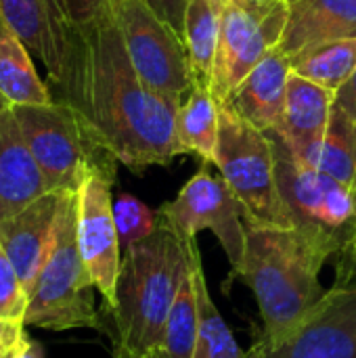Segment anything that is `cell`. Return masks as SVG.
<instances>
[{"mask_svg":"<svg viewBox=\"0 0 356 358\" xmlns=\"http://www.w3.org/2000/svg\"><path fill=\"white\" fill-rule=\"evenodd\" d=\"M0 96L8 105L50 103L48 82L40 78L34 55L17 31L0 17Z\"/></svg>","mask_w":356,"mask_h":358,"instance_id":"cell-19","label":"cell"},{"mask_svg":"<svg viewBox=\"0 0 356 358\" xmlns=\"http://www.w3.org/2000/svg\"><path fill=\"white\" fill-rule=\"evenodd\" d=\"M220 105L214 166L237 197L250 229H294L275 172L266 132L250 126L227 103Z\"/></svg>","mask_w":356,"mask_h":358,"instance_id":"cell-7","label":"cell"},{"mask_svg":"<svg viewBox=\"0 0 356 358\" xmlns=\"http://www.w3.org/2000/svg\"><path fill=\"white\" fill-rule=\"evenodd\" d=\"M105 2L107 0H59L61 8L65 10V15L69 17L73 25L90 19Z\"/></svg>","mask_w":356,"mask_h":358,"instance_id":"cell-29","label":"cell"},{"mask_svg":"<svg viewBox=\"0 0 356 358\" xmlns=\"http://www.w3.org/2000/svg\"><path fill=\"white\" fill-rule=\"evenodd\" d=\"M336 92L298 73H290L285 109L275 132L285 141L298 164L317 168L321 145L329 126Z\"/></svg>","mask_w":356,"mask_h":358,"instance_id":"cell-14","label":"cell"},{"mask_svg":"<svg viewBox=\"0 0 356 358\" xmlns=\"http://www.w3.org/2000/svg\"><path fill=\"white\" fill-rule=\"evenodd\" d=\"M113 358H141V357H138V355H134L132 350H128L126 346H122V344H115Z\"/></svg>","mask_w":356,"mask_h":358,"instance_id":"cell-33","label":"cell"},{"mask_svg":"<svg viewBox=\"0 0 356 358\" xmlns=\"http://www.w3.org/2000/svg\"><path fill=\"white\" fill-rule=\"evenodd\" d=\"M113 182L115 174L90 170L76 191L80 254L94 289L103 296L107 313L115 304V287L122 266V248L113 218Z\"/></svg>","mask_w":356,"mask_h":358,"instance_id":"cell-11","label":"cell"},{"mask_svg":"<svg viewBox=\"0 0 356 358\" xmlns=\"http://www.w3.org/2000/svg\"><path fill=\"white\" fill-rule=\"evenodd\" d=\"M92 279L78 245V199L76 191L61 197L52 243L38 279L27 294L25 327L65 331L78 327H101L92 298Z\"/></svg>","mask_w":356,"mask_h":358,"instance_id":"cell-5","label":"cell"},{"mask_svg":"<svg viewBox=\"0 0 356 358\" xmlns=\"http://www.w3.org/2000/svg\"><path fill=\"white\" fill-rule=\"evenodd\" d=\"M329 250L298 229H250L245 258L235 273L254 292L262 329L256 338L279 342L325 300L321 268Z\"/></svg>","mask_w":356,"mask_h":358,"instance_id":"cell-2","label":"cell"},{"mask_svg":"<svg viewBox=\"0 0 356 358\" xmlns=\"http://www.w3.org/2000/svg\"><path fill=\"white\" fill-rule=\"evenodd\" d=\"M126 52L147 86L183 105L195 78L185 40L147 0H109Z\"/></svg>","mask_w":356,"mask_h":358,"instance_id":"cell-8","label":"cell"},{"mask_svg":"<svg viewBox=\"0 0 356 358\" xmlns=\"http://www.w3.org/2000/svg\"><path fill=\"white\" fill-rule=\"evenodd\" d=\"M287 19V0H279L264 15H254L239 4L225 0L220 38L210 82V90L218 103H225L243 78L279 46Z\"/></svg>","mask_w":356,"mask_h":358,"instance_id":"cell-10","label":"cell"},{"mask_svg":"<svg viewBox=\"0 0 356 358\" xmlns=\"http://www.w3.org/2000/svg\"><path fill=\"white\" fill-rule=\"evenodd\" d=\"M63 193L50 191L19 214L0 222L2 248L17 268V275L27 294L48 256Z\"/></svg>","mask_w":356,"mask_h":358,"instance_id":"cell-15","label":"cell"},{"mask_svg":"<svg viewBox=\"0 0 356 358\" xmlns=\"http://www.w3.org/2000/svg\"><path fill=\"white\" fill-rule=\"evenodd\" d=\"M197 281V308H199V323H197V340L193 358H250L248 352L237 344L231 327L218 313L204 273V264H197L195 271Z\"/></svg>","mask_w":356,"mask_h":358,"instance_id":"cell-24","label":"cell"},{"mask_svg":"<svg viewBox=\"0 0 356 358\" xmlns=\"http://www.w3.org/2000/svg\"><path fill=\"white\" fill-rule=\"evenodd\" d=\"M0 17L44 65L48 88L57 84L65 67L73 31V23L59 0H0Z\"/></svg>","mask_w":356,"mask_h":358,"instance_id":"cell-13","label":"cell"},{"mask_svg":"<svg viewBox=\"0 0 356 358\" xmlns=\"http://www.w3.org/2000/svg\"><path fill=\"white\" fill-rule=\"evenodd\" d=\"M315 170L336 178L356 193V126L336 105L332 107L329 126Z\"/></svg>","mask_w":356,"mask_h":358,"instance_id":"cell-25","label":"cell"},{"mask_svg":"<svg viewBox=\"0 0 356 358\" xmlns=\"http://www.w3.org/2000/svg\"><path fill=\"white\" fill-rule=\"evenodd\" d=\"M10 111L48 191H78L90 170L115 174L120 162L99 143L86 120L69 103L10 105Z\"/></svg>","mask_w":356,"mask_h":358,"instance_id":"cell-6","label":"cell"},{"mask_svg":"<svg viewBox=\"0 0 356 358\" xmlns=\"http://www.w3.org/2000/svg\"><path fill=\"white\" fill-rule=\"evenodd\" d=\"M113 218L122 254L130 245L147 239L159 224V214L130 193H120L113 199Z\"/></svg>","mask_w":356,"mask_h":358,"instance_id":"cell-26","label":"cell"},{"mask_svg":"<svg viewBox=\"0 0 356 358\" xmlns=\"http://www.w3.org/2000/svg\"><path fill=\"white\" fill-rule=\"evenodd\" d=\"M281 197L294 229L319 241L336 258V287L356 281V193L336 178L296 162L285 141L266 132Z\"/></svg>","mask_w":356,"mask_h":358,"instance_id":"cell-4","label":"cell"},{"mask_svg":"<svg viewBox=\"0 0 356 358\" xmlns=\"http://www.w3.org/2000/svg\"><path fill=\"white\" fill-rule=\"evenodd\" d=\"M195 250V239L178 235L159 216L157 229L122 254L115 304L109 310L115 344L141 358L162 348L168 313Z\"/></svg>","mask_w":356,"mask_h":358,"instance_id":"cell-3","label":"cell"},{"mask_svg":"<svg viewBox=\"0 0 356 358\" xmlns=\"http://www.w3.org/2000/svg\"><path fill=\"white\" fill-rule=\"evenodd\" d=\"M25 327V323H8V321H0V358L4 357L6 346L10 344V340L15 338V334Z\"/></svg>","mask_w":356,"mask_h":358,"instance_id":"cell-31","label":"cell"},{"mask_svg":"<svg viewBox=\"0 0 356 358\" xmlns=\"http://www.w3.org/2000/svg\"><path fill=\"white\" fill-rule=\"evenodd\" d=\"M225 0H187L183 40L195 82L210 86Z\"/></svg>","mask_w":356,"mask_h":358,"instance_id":"cell-21","label":"cell"},{"mask_svg":"<svg viewBox=\"0 0 356 358\" xmlns=\"http://www.w3.org/2000/svg\"><path fill=\"white\" fill-rule=\"evenodd\" d=\"M52 99L69 103L99 143L132 172L170 166L185 149L178 138L180 103L159 94L136 73L109 0L76 23Z\"/></svg>","mask_w":356,"mask_h":358,"instance_id":"cell-1","label":"cell"},{"mask_svg":"<svg viewBox=\"0 0 356 358\" xmlns=\"http://www.w3.org/2000/svg\"><path fill=\"white\" fill-rule=\"evenodd\" d=\"M201 262L199 248L193 252L189 266L183 273L176 298L166 319L162 350L168 358H193L195 340H197V323H199V308H197V281L195 271Z\"/></svg>","mask_w":356,"mask_h":358,"instance_id":"cell-22","label":"cell"},{"mask_svg":"<svg viewBox=\"0 0 356 358\" xmlns=\"http://www.w3.org/2000/svg\"><path fill=\"white\" fill-rule=\"evenodd\" d=\"M292 63L279 48L271 50L225 101L250 126L269 132L281 124Z\"/></svg>","mask_w":356,"mask_h":358,"instance_id":"cell-17","label":"cell"},{"mask_svg":"<svg viewBox=\"0 0 356 358\" xmlns=\"http://www.w3.org/2000/svg\"><path fill=\"white\" fill-rule=\"evenodd\" d=\"M218 101L214 99L210 86L195 82L178 111V138L185 153L199 157L201 164H214L218 147Z\"/></svg>","mask_w":356,"mask_h":358,"instance_id":"cell-20","label":"cell"},{"mask_svg":"<svg viewBox=\"0 0 356 358\" xmlns=\"http://www.w3.org/2000/svg\"><path fill=\"white\" fill-rule=\"evenodd\" d=\"M149 6L183 38L185 31V8L187 0H147Z\"/></svg>","mask_w":356,"mask_h":358,"instance_id":"cell-28","label":"cell"},{"mask_svg":"<svg viewBox=\"0 0 356 358\" xmlns=\"http://www.w3.org/2000/svg\"><path fill=\"white\" fill-rule=\"evenodd\" d=\"M292 71L338 92L356 71V38L332 40L290 57Z\"/></svg>","mask_w":356,"mask_h":358,"instance_id":"cell-23","label":"cell"},{"mask_svg":"<svg viewBox=\"0 0 356 358\" xmlns=\"http://www.w3.org/2000/svg\"><path fill=\"white\" fill-rule=\"evenodd\" d=\"M50 193L10 105L0 107V222Z\"/></svg>","mask_w":356,"mask_h":358,"instance_id":"cell-16","label":"cell"},{"mask_svg":"<svg viewBox=\"0 0 356 358\" xmlns=\"http://www.w3.org/2000/svg\"><path fill=\"white\" fill-rule=\"evenodd\" d=\"M27 310V292L0 241V321L23 323Z\"/></svg>","mask_w":356,"mask_h":358,"instance_id":"cell-27","label":"cell"},{"mask_svg":"<svg viewBox=\"0 0 356 358\" xmlns=\"http://www.w3.org/2000/svg\"><path fill=\"white\" fill-rule=\"evenodd\" d=\"M157 212L178 235L187 239H195L199 231H212L220 241L233 273L243 264L248 245L243 210L225 178L214 176L208 170V164H201L178 195Z\"/></svg>","mask_w":356,"mask_h":358,"instance_id":"cell-9","label":"cell"},{"mask_svg":"<svg viewBox=\"0 0 356 358\" xmlns=\"http://www.w3.org/2000/svg\"><path fill=\"white\" fill-rule=\"evenodd\" d=\"M231 2H235V4H239L241 8H245V10H250V13H254V15H264V13H269L279 0H231Z\"/></svg>","mask_w":356,"mask_h":358,"instance_id":"cell-32","label":"cell"},{"mask_svg":"<svg viewBox=\"0 0 356 358\" xmlns=\"http://www.w3.org/2000/svg\"><path fill=\"white\" fill-rule=\"evenodd\" d=\"M250 358H356V281L329 287L315 313L279 342L256 338Z\"/></svg>","mask_w":356,"mask_h":358,"instance_id":"cell-12","label":"cell"},{"mask_svg":"<svg viewBox=\"0 0 356 358\" xmlns=\"http://www.w3.org/2000/svg\"><path fill=\"white\" fill-rule=\"evenodd\" d=\"M4 105H8V103H6V101H4V99L0 96V107H4Z\"/></svg>","mask_w":356,"mask_h":358,"instance_id":"cell-35","label":"cell"},{"mask_svg":"<svg viewBox=\"0 0 356 358\" xmlns=\"http://www.w3.org/2000/svg\"><path fill=\"white\" fill-rule=\"evenodd\" d=\"M334 105L340 107L356 126V71L348 78V82L336 92Z\"/></svg>","mask_w":356,"mask_h":358,"instance_id":"cell-30","label":"cell"},{"mask_svg":"<svg viewBox=\"0 0 356 358\" xmlns=\"http://www.w3.org/2000/svg\"><path fill=\"white\" fill-rule=\"evenodd\" d=\"M143 358H168L164 355V350L159 348V350H153V352H149V355H145Z\"/></svg>","mask_w":356,"mask_h":358,"instance_id":"cell-34","label":"cell"},{"mask_svg":"<svg viewBox=\"0 0 356 358\" xmlns=\"http://www.w3.org/2000/svg\"><path fill=\"white\" fill-rule=\"evenodd\" d=\"M356 38V0H294L279 50L290 57L332 40Z\"/></svg>","mask_w":356,"mask_h":358,"instance_id":"cell-18","label":"cell"}]
</instances>
